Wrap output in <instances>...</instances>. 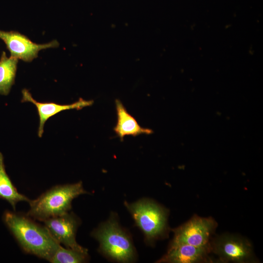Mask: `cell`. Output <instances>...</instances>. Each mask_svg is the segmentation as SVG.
Here are the masks:
<instances>
[{
	"mask_svg": "<svg viewBox=\"0 0 263 263\" xmlns=\"http://www.w3.org/2000/svg\"><path fill=\"white\" fill-rule=\"evenodd\" d=\"M3 221L21 248L49 262L60 244L47 228L36 223L27 215L6 210Z\"/></svg>",
	"mask_w": 263,
	"mask_h": 263,
	"instance_id": "1",
	"label": "cell"
},
{
	"mask_svg": "<svg viewBox=\"0 0 263 263\" xmlns=\"http://www.w3.org/2000/svg\"><path fill=\"white\" fill-rule=\"evenodd\" d=\"M88 192L82 183L57 185L45 191L37 199L31 200L27 215L39 221L69 212L73 200Z\"/></svg>",
	"mask_w": 263,
	"mask_h": 263,
	"instance_id": "2",
	"label": "cell"
},
{
	"mask_svg": "<svg viewBox=\"0 0 263 263\" xmlns=\"http://www.w3.org/2000/svg\"><path fill=\"white\" fill-rule=\"evenodd\" d=\"M100 244V249L107 256L120 262L133 260L135 252L130 238L111 217L92 233Z\"/></svg>",
	"mask_w": 263,
	"mask_h": 263,
	"instance_id": "3",
	"label": "cell"
},
{
	"mask_svg": "<svg viewBox=\"0 0 263 263\" xmlns=\"http://www.w3.org/2000/svg\"><path fill=\"white\" fill-rule=\"evenodd\" d=\"M125 204L148 242L154 240L164 233L167 228V213L162 207L147 200Z\"/></svg>",
	"mask_w": 263,
	"mask_h": 263,
	"instance_id": "4",
	"label": "cell"
},
{
	"mask_svg": "<svg viewBox=\"0 0 263 263\" xmlns=\"http://www.w3.org/2000/svg\"><path fill=\"white\" fill-rule=\"evenodd\" d=\"M253 249L246 239L234 234H223L210 242V252L217 255L223 262H256Z\"/></svg>",
	"mask_w": 263,
	"mask_h": 263,
	"instance_id": "5",
	"label": "cell"
},
{
	"mask_svg": "<svg viewBox=\"0 0 263 263\" xmlns=\"http://www.w3.org/2000/svg\"><path fill=\"white\" fill-rule=\"evenodd\" d=\"M216 227L217 223L213 218L194 216L173 230L171 243L210 248L209 240Z\"/></svg>",
	"mask_w": 263,
	"mask_h": 263,
	"instance_id": "6",
	"label": "cell"
},
{
	"mask_svg": "<svg viewBox=\"0 0 263 263\" xmlns=\"http://www.w3.org/2000/svg\"><path fill=\"white\" fill-rule=\"evenodd\" d=\"M53 238L67 248L88 252V250L78 244L75 234L79 221L72 213L51 217L42 221Z\"/></svg>",
	"mask_w": 263,
	"mask_h": 263,
	"instance_id": "7",
	"label": "cell"
},
{
	"mask_svg": "<svg viewBox=\"0 0 263 263\" xmlns=\"http://www.w3.org/2000/svg\"><path fill=\"white\" fill-rule=\"evenodd\" d=\"M0 38L6 44L11 56L26 62H30L37 57L38 52L41 50L59 46V43L56 40L45 44H36L26 36L14 31L0 30Z\"/></svg>",
	"mask_w": 263,
	"mask_h": 263,
	"instance_id": "8",
	"label": "cell"
},
{
	"mask_svg": "<svg viewBox=\"0 0 263 263\" xmlns=\"http://www.w3.org/2000/svg\"><path fill=\"white\" fill-rule=\"evenodd\" d=\"M208 247L195 246L185 244L171 243L167 253L159 263H197L211 261Z\"/></svg>",
	"mask_w": 263,
	"mask_h": 263,
	"instance_id": "9",
	"label": "cell"
},
{
	"mask_svg": "<svg viewBox=\"0 0 263 263\" xmlns=\"http://www.w3.org/2000/svg\"><path fill=\"white\" fill-rule=\"evenodd\" d=\"M22 102H30L37 107L39 117L38 135L40 137L42 136L43 133L45 123L51 117L64 110H80L84 107L91 106L94 103L93 100H86L81 98L77 101L69 105H60L53 102L42 103L35 100L30 92L26 89L22 91Z\"/></svg>",
	"mask_w": 263,
	"mask_h": 263,
	"instance_id": "10",
	"label": "cell"
},
{
	"mask_svg": "<svg viewBox=\"0 0 263 263\" xmlns=\"http://www.w3.org/2000/svg\"><path fill=\"white\" fill-rule=\"evenodd\" d=\"M115 107L117 121L114 131L121 140L127 135L136 136L140 134H151L153 131L150 129L141 127L136 119L127 111L121 101L115 100Z\"/></svg>",
	"mask_w": 263,
	"mask_h": 263,
	"instance_id": "11",
	"label": "cell"
},
{
	"mask_svg": "<svg viewBox=\"0 0 263 263\" xmlns=\"http://www.w3.org/2000/svg\"><path fill=\"white\" fill-rule=\"evenodd\" d=\"M0 198L7 201L15 210L16 204L20 201L28 203L30 200L18 192L7 174L2 154L0 152Z\"/></svg>",
	"mask_w": 263,
	"mask_h": 263,
	"instance_id": "12",
	"label": "cell"
},
{
	"mask_svg": "<svg viewBox=\"0 0 263 263\" xmlns=\"http://www.w3.org/2000/svg\"><path fill=\"white\" fill-rule=\"evenodd\" d=\"M18 59L7 57L2 52L0 58V94L6 95L14 83Z\"/></svg>",
	"mask_w": 263,
	"mask_h": 263,
	"instance_id": "13",
	"label": "cell"
},
{
	"mask_svg": "<svg viewBox=\"0 0 263 263\" xmlns=\"http://www.w3.org/2000/svg\"><path fill=\"white\" fill-rule=\"evenodd\" d=\"M88 259V252H82L60 245L52 257V263H81Z\"/></svg>",
	"mask_w": 263,
	"mask_h": 263,
	"instance_id": "14",
	"label": "cell"
}]
</instances>
